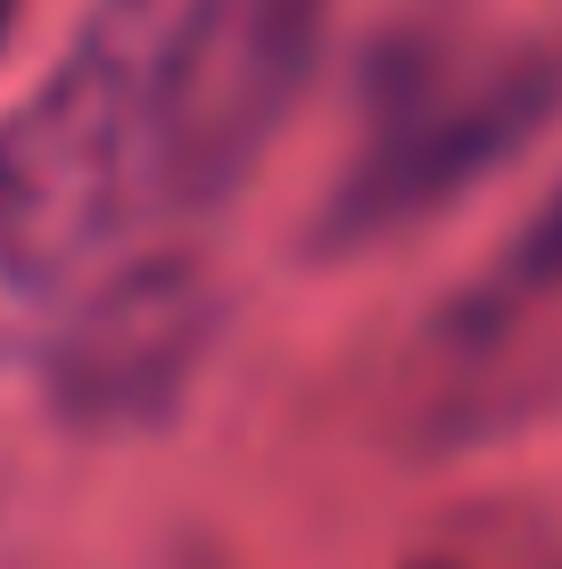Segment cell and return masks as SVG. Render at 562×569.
Masks as SVG:
<instances>
[{"label":"cell","instance_id":"obj_3","mask_svg":"<svg viewBox=\"0 0 562 569\" xmlns=\"http://www.w3.org/2000/svg\"><path fill=\"white\" fill-rule=\"evenodd\" d=\"M332 0H183L158 108V199L207 207L298 100Z\"/></svg>","mask_w":562,"mask_h":569},{"label":"cell","instance_id":"obj_5","mask_svg":"<svg viewBox=\"0 0 562 569\" xmlns=\"http://www.w3.org/2000/svg\"><path fill=\"white\" fill-rule=\"evenodd\" d=\"M166 569H224V561H216V553H174Z\"/></svg>","mask_w":562,"mask_h":569},{"label":"cell","instance_id":"obj_2","mask_svg":"<svg viewBox=\"0 0 562 569\" xmlns=\"http://www.w3.org/2000/svg\"><path fill=\"white\" fill-rule=\"evenodd\" d=\"M562 100V50L496 33H414L390 42L364 91V141L339 166L323 240L356 248L422 223L463 182L496 173Z\"/></svg>","mask_w":562,"mask_h":569},{"label":"cell","instance_id":"obj_4","mask_svg":"<svg viewBox=\"0 0 562 569\" xmlns=\"http://www.w3.org/2000/svg\"><path fill=\"white\" fill-rule=\"evenodd\" d=\"M207 322H216L207 281L183 257H149V264L108 272L50 347L58 413L91 421V429L166 413L174 388L190 380V363L207 347Z\"/></svg>","mask_w":562,"mask_h":569},{"label":"cell","instance_id":"obj_7","mask_svg":"<svg viewBox=\"0 0 562 569\" xmlns=\"http://www.w3.org/2000/svg\"><path fill=\"white\" fill-rule=\"evenodd\" d=\"M422 569H447V561H422Z\"/></svg>","mask_w":562,"mask_h":569},{"label":"cell","instance_id":"obj_1","mask_svg":"<svg viewBox=\"0 0 562 569\" xmlns=\"http://www.w3.org/2000/svg\"><path fill=\"white\" fill-rule=\"evenodd\" d=\"M183 0H91L75 50L17 116H0V264L67 289L158 199V108Z\"/></svg>","mask_w":562,"mask_h":569},{"label":"cell","instance_id":"obj_6","mask_svg":"<svg viewBox=\"0 0 562 569\" xmlns=\"http://www.w3.org/2000/svg\"><path fill=\"white\" fill-rule=\"evenodd\" d=\"M9 26H17V0H0V42H9Z\"/></svg>","mask_w":562,"mask_h":569}]
</instances>
